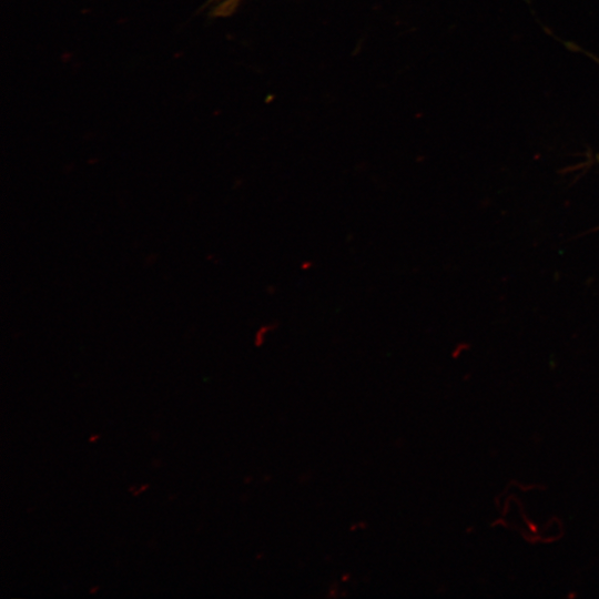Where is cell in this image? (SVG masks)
<instances>
[{
	"instance_id": "cell-1",
	"label": "cell",
	"mask_w": 599,
	"mask_h": 599,
	"mask_svg": "<svg viewBox=\"0 0 599 599\" xmlns=\"http://www.w3.org/2000/svg\"><path fill=\"white\" fill-rule=\"evenodd\" d=\"M278 324L276 322H268L261 325L254 334V345L261 347L265 344L268 336L276 331Z\"/></svg>"
},
{
	"instance_id": "cell-2",
	"label": "cell",
	"mask_w": 599,
	"mask_h": 599,
	"mask_svg": "<svg viewBox=\"0 0 599 599\" xmlns=\"http://www.w3.org/2000/svg\"><path fill=\"white\" fill-rule=\"evenodd\" d=\"M240 1L241 0H222L221 2H222L224 8L232 11L233 8L236 7Z\"/></svg>"
},
{
	"instance_id": "cell-3",
	"label": "cell",
	"mask_w": 599,
	"mask_h": 599,
	"mask_svg": "<svg viewBox=\"0 0 599 599\" xmlns=\"http://www.w3.org/2000/svg\"><path fill=\"white\" fill-rule=\"evenodd\" d=\"M97 438H99V436H98V435H95V436H92V437H90V441H94V440H97Z\"/></svg>"
}]
</instances>
